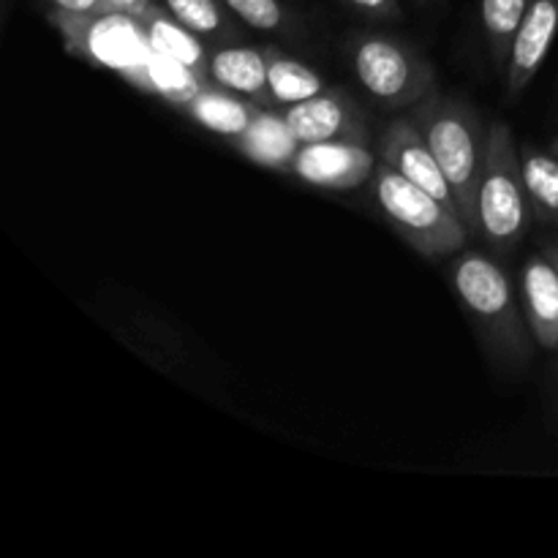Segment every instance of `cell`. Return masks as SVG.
I'll list each match as a JSON object with an SVG mask.
<instances>
[{
	"label": "cell",
	"instance_id": "obj_1",
	"mask_svg": "<svg viewBox=\"0 0 558 558\" xmlns=\"http://www.w3.org/2000/svg\"><path fill=\"white\" fill-rule=\"evenodd\" d=\"M414 123L428 140L469 232H480V178L488 150V131L469 104L430 96L414 112Z\"/></svg>",
	"mask_w": 558,
	"mask_h": 558
},
{
	"label": "cell",
	"instance_id": "obj_2",
	"mask_svg": "<svg viewBox=\"0 0 558 558\" xmlns=\"http://www.w3.org/2000/svg\"><path fill=\"white\" fill-rule=\"evenodd\" d=\"M376 196L398 232L428 259L458 254L472 234L458 213L385 161L376 167Z\"/></svg>",
	"mask_w": 558,
	"mask_h": 558
},
{
	"label": "cell",
	"instance_id": "obj_3",
	"mask_svg": "<svg viewBox=\"0 0 558 558\" xmlns=\"http://www.w3.org/2000/svg\"><path fill=\"white\" fill-rule=\"evenodd\" d=\"M52 22L63 33L69 52L118 71L136 87L150 90L147 60H150L153 41L147 27H142L134 16L125 14L123 9L98 11V14L60 11Z\"/></svg>",
	"mask_w": 558,
	"mask_h": 558
},
{
	"label": "cell",
	"instance_id": "obj_4",
	"mask_svg": "<svg viewBox=\"0 0 558 558\" xmlns=\"http://www.w3.org/2000/svg\"><path fill=\"white\" fill-rule=\"evenodd\" d=\"M480 232L496 245L510 248L529 223V191L523 163L518 161L515 140L507 123L488 129L483 178H480Z\"/></svg>",
	"mask_w": 558,
	"mask_h": 558
},
{
	"label": "cell",
	"instance_id": "obj_5",
	"mask_svg": "<svg viewBox=\"0 0 558 558\" xmlns=\"http://www.w3.org/2000/svg\"><path fill=\"white\" fill-rule=\"evenodd\" d=\"M456 289L463 305L483 325L485 336L499 343L507 357H526L510 278L494 259L483 254H463L456 265Z\"/></svg>",
	"mask_w": 558,
	"mask_h": 558
},
{
	"label": "cell",
	"instance_id": "obj_6",
	"mask_svg": "<svg viewBox=\"0 0 558 558\" xmlns=\"http://www.w3.org/2000/svg\"><path fill=\"white\" fill-rule=\"evenodd\" d=\"M354 71L371 96L387 104H414L430 90V71L387 38H365L354 52Z\"/></svg>",
	"mask_w": 558,
	"mask_h": 558
},
{
	"label": "cell",
	"instance_id": "obj_7",
	"mask_svg": "<svg viewBox=\"0 0 558 558\" xmlns=\"http://www.w3.org/2000/svg\"><path fill=\"white\" fill-rule=\"evenodd\" d=\"M379 156L381 161L390 163L392 169L409 178L412 183H417L420 189H425L428 194H434L436 199L445 207H450L452 213L461 216L458 210L456 194H452L450 183H447L445 172H441L439 161H436L434 150H430L428 140L423 136L420 125L414 120L398 118L392 120L385 129L379 142Z\"/></svg>",
	"mask_w": 558,
	"mask_h": 558
},
{
	"label": "cell",
	"instance_id": "obj_8",
	"mask_svg": "<svg viewBox=\"0 0 558 558\" xmlns=\"http://www.w3.org/2000/svg\"><path fill=\"white\" fill-rule=\"evenodd\" d=\"M292 169L305 183L347 191L368 183L371 174L376 172V163L371 150H365L357 142L330 140L319 145H300Z\"/></svg>",
	"mask_w": 558,
	"mask_h": 558
},
{
	"label": "cell",
	"instance_id": "obj_9",
	"mask_svg": "<svg viewBox=\"0 0 558 558\" xmlns=\"http://www.w3.org/2000/svg\"><path fill=\"white\" fill-rule=\"evenodd\" d=\"M558 33V0H532L507 60V98H518L548 58Z\"/></svg>",
	"mask_w": 558,
	"mask_h": 558
},
{
	"label": "cell",
	"instance_id": "obj_10",
	"mask_svg": "<svg viewBox=\"0 0 558 558\" xmlns=\"http://www.w3.org/2000/svg\"><path fill=\"white\" fill-rule=\"evenodd\" d=\"M289 131L300 145H319V142L341 140L343 134L354 129L352 112L336 93H319L305 101L289 104L287 114Z\"/></svg>",
	"mask_w": 558,
	"mask_h": 558
},
{
	"label": "cell",
	"instance_id": "obj_11",
	"mask_svg": "<svg viewBox=\"0 0 558 558\" xmlns=\"http://www.w3.org/2000/svg\"><path fill=\"white\" fill-rule=\"evenodd\" d=\"M523 300L529 325L545 349H558V270L545 256H534L523 267Z\"/></svg>",
	"mask_w": 558,
	"mask_h": 558
},
{
	"label": "cell",
	"instance_id": "obj_12",
	"mask_svg": "<svg viewBox=\"0 0 558 558\" xmlns=\"http://www.w3.org/2000/svg\"><path fill=\"white\" fill-rule=\"evenodd\" d=\"M240 150L262 167H287L298 156L300 142L289 131L287 120L270 112H259L240 136Z\"/></svg>",
	"mask_w": 558,
	"mask_h": 558
},
{
	"label": "cell",
	"instance_id": "obj_13",
	"mask_svg": "<svg viewBox=\"0 0 558 558\" xmlns=\"http://www.w3.org/2000/svg\"><path fill=\"white\" fill-rule=\"evenodd\" d=\"M210 74L218 85L229 90L256 96L267 87V74H270V60L259 49L248 47H227L218 49L210 58Z\"/></svg>",
	"mask_w": 558,
	"mask_h": 558
},
{
	"label": "cell",
	"instance_id": "obj_14",
	"mask_svg": "<svg viewBox=\"0 0 558 558\" xmlns=\"http://www.w3.org/2000/svg\"><path fill=\"white\" fill-rule=\"evenodd\" d=\"M185 109H189L191 118L199 125H205V129L223 136H238V140L245 134L251 120H254V112H251L248 104L229 96V93L216 90H202L199 96L191 98V104Z\"/></svg>",
	"mask_w": 558,
	"mask_h": 558
},
{
	"label": "cell",
	"instance_id": "obj_15",
	"mask_svg": "<svg viewBox=\"0 0 558 558\" xmlns=\"http://www.w3.org/2000/svg\"><path fill=\"white\" fill-rule=\"evenodd\" d=\"M147 76H150V93H158L178 107H189L191 98L205 90L194 69L163 52L156 44H153L150 60H147Z\"/></svg>",
	"mask_w": 558,
	"mask_h": 558
},
{
	"label": "cell",
	"instance_id": "obj_16",
	"mask_svg": "<svg viewBox=\"0 0 558 558\" xmlns=\"http://www.w3.org/2000/svg\"><path fill=\"white\" fill-rule=\"evenodd\" d=\"M526 11L529 0H483V25L488 31L494 58L499 60V65H505V71L512 41H515V33Z\"/></svg>",
	"mask_w": 558,
	"mask_h": 558
},
{
	"label": "cell",
	"instance_id": "obj_17",
	"mask_svg": "<svg viewBox=\"0 0 558 558\" xmlns=\"http://www.w3.org/2000/svg\"><path fill=\"white\" fill-rule=\"evenodd\" d=\"M267 90L272 93L276 101L298 104V101H305V98H314L319 96V93H325V85H322L319 74L311 71L308 65L289 58H276L270 60Z\"/></svg>",
	"mask_w": 558,
	"mask_h": 558
},
{
	"label": "cell",
	"instance_id": "obj_18",
	"mask_svg": "<svg viewBox=\"0 0 558 558\" xmlns=\"http://www.w3.org/2000/svg\"><path fill=\"white\" fill-rule=\"evenodd\" d=\"M523 180L532 205L543 216H558V161L543 153L523 158Z\"/></svg>",
	"mask_w": 558,
	"mask_h": 558
},
{
	"label": "cell",
	"instance_id": "obj_19",
	"mask_svg": "<svg viewBox=\"0 0 558 558\" xmlns=\"http://www.w3.org/2000/svg\"><path fill=\"white\" fill-rule=\"evenodd\" d=\"M147 33H150V41L156 44V47H161L163 52H169L172 58L183 60L189 69L199 71V65L205 63V49H202V44L196 41L185 25H174V22L163 20V16H153L150 22H147Z\"/></svg>",
	"mask_w": 558,
	"mask_h": 558
},
{
	"label": "cell",
	"instance_id": "obj_20",
	"mask_svg": "<svg viewBox=\"0 0 558 558\" xmlns=\"http://www.w3.org/2000/svg\"><path fill=\"white\" fill-rule=\"evenodd\" d=\"M169 11L180 25L194 33H216L221 27V14L213 0H167Z\"/></svg>",
	"mask_w": 558,
	"mask_h": 558
},
{
	"label": "cell",
	"instance_id": "obj_21",
	"mask_svg": "<svg viewBox=\"0 0 558 558\" xmlns=\"http://www.w3.org/2000/svg\"><path fill=\"white\" fill-rule=\"evenodd\" d=\"M245 25L256 31H276L283 20V11L278 0H223Z\"/></svg>",
	"mask_w": 558,
	"mask_h": 558
},
{
	"label": "cell",
	"instance_id": "obj_22",
	"mask_svg": "<svg viewBox=\"0 0 558 558\" xmlns=\"http://www.w3.org/2000/svg\"><path fill=\"white\" fill-rule=\"evenodd\" d=\"M60 11H71V14H98V11L120 9L114 0H54Z\"/></svg>",
	"mask_w": 558,
	"mask_h": 558
},
{
	"label": "cell",
	"instance_id": "obj_23",
	"mask_svg": "<svg viewBox=\"0 0 558 558\" xmlns=\"http://www.w3.org/2000/svg\"><path fill=\"white\" fill-rule=\"evenodd\" d=\"M354 5L360 9H368V11H387L390 9V0H352Z\"/></svg>",
	"mask_w": 558,
	"mask_h": 558
},
{
	"label": "cell",
	"instance_id": "obj_24",
	"mask_svg": "<svg viewBox=\"0 0 558 558\" xmlns=\"http://www.w3.org/2000/svg\"><path fill=\"white\" fill-rule=\"evenodd\" d=\"M118 5H125V9H134V5H140L142 0H114Z\"/></svg>",
	"mask_w": 558,
	"mask_h": 558
},
{
	"label": "cell",
	"instance_id": "obj_25",
	"mask_svg": "<svg viewBox=\"0 0 558 558\" xmlns=\"http://www.w3.org/2000/svg\"><path fill=\"white\" fill-rule=\"evenodd\" d=\"M554 265H556V270H558V256H556V259H554Z\"/></svg>",
	"mask_w": 558,
	"mask_h": 558
}]
</instances>
